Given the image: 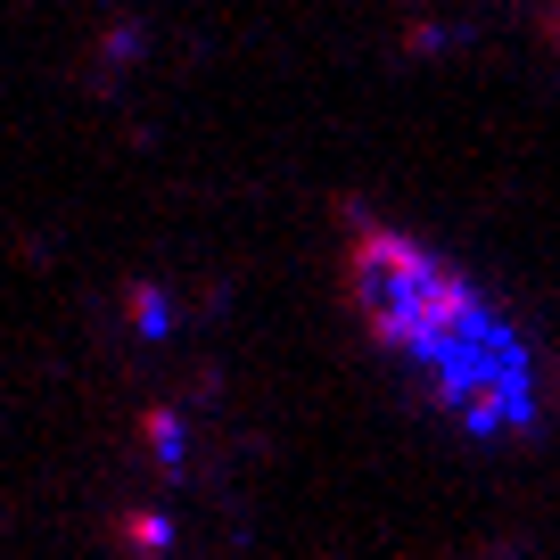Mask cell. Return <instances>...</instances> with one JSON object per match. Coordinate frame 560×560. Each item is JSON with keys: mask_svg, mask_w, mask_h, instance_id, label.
<instances>
[{"mask_svg": "<svg viewBox=\"0 0 560 560\" xmlns=\"http://www.w3.org/2000/svg\"><path fill=\"white\" fill-rule=\"evenodd\" d=\"M347 305L371 347L470 438H527L544 420V363L470 280L396 223L347 231Z\"/></svg>", "mask_w": 560, "mask_h": 560, "instance_id": "cell-1", "label": "cell"}]
</instances>
